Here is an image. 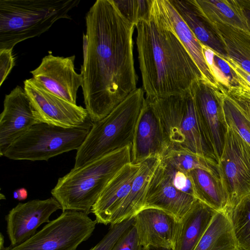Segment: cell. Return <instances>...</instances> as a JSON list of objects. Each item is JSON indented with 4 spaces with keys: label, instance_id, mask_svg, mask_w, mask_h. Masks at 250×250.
Segmentation results:
<instances>
[{
    "label": "cell",
    "instance_id": "cell-4",
    "mask_svg": "<svg viewBox=\"0 0 250 250\" xmlns=\"http://www.w3.org/2000/svg\"><path fill=\"white\" fill-rule=\"evenodd\" d=\"M80 0H0V50L40 36L57 21L70 19L69 12Z\"/></svg>",
    "mask_w": 250,
    "mask_h": 250
},
{
    "label": "cell",
    "instance_id": "cell-21",
    "mask_svg": "<svg viewBox=\"0 0 250 250\" xmlns=\"http://www.w3.org/2000/svg\"><path fill=\"white\" fill-rule=\"evenodd\" d=\"M217 211L195 198L179 220L173 250H194Z\"/></svg>",
    "mask_w": 250,
    "mask_h": 250
},
{
    "label": "cell",
    "instance_id": "cell-18",
    "mask_svg": "<svg viewBox=\"0 0 250 250\" xmlns=\"http://www.w3.org/2000/svg\"><path fill=\"white\" fill-rule=\"evenodd\" d=\"M167 151L159 119L146 98L135 128L131 163L140 164L152 156L162 158Z\"/></svg>",
    "mask_w": 250,
    "mask_h": 250
},
{
    "label": "cell",
    "instance_id": "cell-9",
    "mask_svg": "<svg viewBox=\"0 0 250 250\" xmlns=\"http://www.w3.org/2000/svg\"><path fill=\"white\" fill-rule=\"evenodd\" d=\"M218 167L228 197L227 212L250 194V146L228 126Z\"/></svg>",
    "mask_w": 250,
    "mask_h": 250
},
{
    "label": "cell",
    "instance_id": "cell-2",
    "mask_svg": "<svg viewBox=\"0 0 250 250\" xmlns=\"http://www.w3.org/2000/svg\"><path fill=\"white\" fill-rule=\"evenodd\" d=\"M143 89L147 99L189 91L202 74L176 33L150 8L135 25Z\"/></svg>",
    "mask_w": 250,
    "mask_h": 250
},
{
    "label": "cell",
    "instance_id": "cell-29",
    "mask_svg": "<svg viewBox=\"0 0 250 250\" xmlns=\"http://www.w3.org/2000/svg\"><path fill=\"white\" fill-rule=\"evenodd\" d=\"M227 213L241 250H250V194Z\"/></svg>",
    "mask_w": 250,
    "mask_h": 250
},
{
    "label": "cell",
    "instance_id": "cell-34",
    "mask_svg": "<svg viewBox=\"0 0 250 250\" xmlns=\"http://www.w3.org/2000/svg\"><path fill=\"white\" fill-rule=\"evenodd\" d=\"M238 81V85L225 89L250 119V86L240 79Z\"/></svg>",
    "mask_w": 250,
    "mask_h": 250
},
{
    "label": "cell",
    "instance_id": "cell-24",
    "mask_svg": "<svg viewBox=\"0 0 250 250\" xmlns=\"http://www.w3.org/2000/svg\"><path fill=\"white\" fill-rule=\"evenodd\" d=\"M194 250H241L227 211H217Z\"/></svg>",
    "mask_w": 250,
    "mask_h": 250
},
{
    "label": "cell",
    "instance_id": "cell-6",
    "mask_svg": "<svg viewBox=\"0 0 250 250\" xmlns=\"http://www.w3.org/2000/svg\"><path fill=\"white\" fill-rule=\"evenodd\" d=\"M146 100L137 88L91 128L77 150L73 168L77 169L109 153L132 145L137 121Z\"/></svg>",
    "mask_w": 250,
    "mask_h": 250
},
{
    "label": "cell",
    "instance_id": "cell-15",
    "mask_svg": "<svg viewBox=\"0 0 250 250\" xmlns=\"http://www.w3.org/2000/svg\"><path fill=\"white\" fill-rule=\"evenodd\" d=\"M151 10L176 33L198 67L203 79L218 88L219 84L205 57L203 45L197 39L169 0H152Z\"/></svg>",
    "mask_w": 250,
    "mask_h": 250
},
{
    "label": "cell",
    "instance_id": "cell-19",
    "mask_svg": "<svg viewBox=\"0 0 250 250\" xmlns=\"http://www.w3.org/2000/svg\"><path fill=\"white\" fill-rule=\"evenodd\" d=\"M140 166L126 164L109 182L91 209L97 223L110 224L112 215L129 193Z\"/></svg>",
    "mask_w": 250,
    "mask_h": 250
},
{
    "label": "cell",
    "instance_id": "cell-8",
    "mask_svg": "<svg viewBox=\"0 0 250 250\" xmlns=\"http://www.w3.org/2000/svg\"><path fill=\"white\" fill-rule=\"evenodd\" d=\"M97 224L83 212L65 210L22 244L3 250H76Z\"/></svg>",
    "mask_w": 250,
    "mask_h": 250
},
{
    "label": "cell",
    "instance_id": "cell-22",
    "mask_svg": "<svg viewBox=\"0 0 250 250\" xmlns=\"http://www.w3.org/2000/svg\"><path fill=\"white\" fill-rule=\"evenodd\" d=\"M159 156L150 157L141 162L140 169L130 190L112 215L110 224H115L134 217L144 207L151 178L160 163Z\"/></svg>",
    "mask_w": 250,
    "mask_h": 250
},
{
    "label": "cell",
    "instance_id": "cell-25",
    "mask_svg": "<svg viewBox=\"0 0 250 250\" xmlns=\"http://www.w3.org/2000/svg\"><path fill=\"white\" fill-rule=\"evenodd\" d=\"M213 24L225 45L228 57L250 75V35L227 24Z\"/></svg>",
    "mask_w": 250,
    "mask_h": 250
},
{
    "label": "cell",
    "instance_id": "cell-36",
    "mask_svg": "<svg viewBox=\"0 0 250 250\" xmlns=\"http://www.w3.org/2000/svg\"><path fill=\"white\" fill-rule=\"evenodd\" d=\"M12 49L0 50V86L15 65Z\"/></svg>",
    "mask_w": 250,
    "mask_h": 250
},
{
    "label": "cell",
    "instance_id": "cell-33",
    "mask_svg": "<svg viewBox=\"0 0 250 250\" xmlns=\"http://www.w3.org/2000/svg\"><path fill=\"white\" fill-rule=\"evenodd\" d=\"M161 163L170 177L174 186L178 189L194 197L192 183L188 173L179 170L162 161Z\"/></svg>",
    "mask_w": 250,
    "mask_h": 250
},
{
    "label": "cell",
    "instance_id": "cell-16",
    "mask_svg": "<svg viewBox=\"0 0 250 250\" xmlns=\"http://www.w3.org/2000/svg\"><path fill=\"white\" fill-rule=\"evenodd\" d=\"M195 199L193 196L174 186L160 162L151 178L143 208L160 209L180 220L188 211Z\"/></svg>",
    "mask_w": 250,
    "mask_h": 250
},
{
    "label": "cell",
    "instance_id": "cell-12",
    "mask_svg": "<svg viewBox=\"0 0 250 250\" xmlns=\"http://www.w3.org/2000/svg\"><path fill=\"white\" fill-rule=\"evenodd\" d=\"M75 56H55L50 53L31 71L32 79L50 92L76 104L78 90L83 84V74L75 69Z\"/></svg>",
    "mask_w": 250,
    "mask_h": 250
},
{
    "label": "cell",
    "instance_id": "cell-35",
    "mask_svg": "<svg viewBox=\"0 0 250 250\" xmlns=\"http://www.w3.org/2000/svg\"><path fill=\"white\" fill-rule=\"evenodd\" d=\"M140 245L135 227L126 229L116 242L112 250H143Z\"/></svg>",
    "mask_w": 250,
    "mask_h": 250
},
{
    "label": "cell",
    "instance_id": "cell-27",
    "mask_svg": "<svg viewBox=\"0 0 250 250\" xmlns=\"http://www.w3.org/2000/svg\"><path fill=\"white\" fill-rule=\"evenodd\" d=\"M161 161L185 173L194 169H202L220 178L218 162L213 159L187 151L168 150L161 158Z\"/></svg>",
    "mask_w": 250,
    "mask_h": 250
},
{
    "label": "cell",
    "instance_id": "cell-11",
    "mask_svg": "<svg viewBox=\"0 0 250 250\" xmlns=\"http://www.w3.org/2000/svg\"><path fill=\"white\" fill-rule=\"evenodd\" d=\"M190 91L204 132L218 162L228 128L223 113L221 87L216 88L199 79Z\"/></svg>",
    "mask_w": 250,
    "mask_h": 250
},
{
    "label": "cell",
    "instance_id": "cell-23",
    "mask_svg": "<svg viewBox=\"0 0 250 250\" xmlns=\"http://www.w3.org/2000/svg\"><path fill=\"white\" fill-rule=\"evenodd\" d=\"M194 197L218 212L227 211L228 197L219 178L202 169L188 172Z\"/></svg>",
    "mask_w": 250,
    "mask_h": 250
},
{
    "label": "cell",
    "instance_id": "cell-38",
    "mask_svg": "<svg viewBox=\"0 0 250 250\" xmlns=\"http://www.w3.org/2000/svg\"><path fill=\"white\" fill-rule=\"evenodd\" d=\"M27 196V191L25 188H20L13 192L14 198L20 201L25 200Z\"/></svg>",
    "mask_w": 250,
    "mask_h": 250
},
{
    "label": "cell",
    "instance_id": "cell-1",
    "mask_svg": "<svg viewBox=\"0 0 250 250\" xmlns=\"http://www.w3.org/2000/svg\"><path fill=\"white\" fill-rule=\"evenodd\" d=\"M82 86L92 123L106 116L136 88L133 57L135 25L113 0H97L85 16Z\"/></svg>",
    "mask_w": 250,
    "mask_h": 250
},
{
    "label": "cell",
    "instance_id": "cell-3",
    "mask_svg": "<svg viewBox=\"0 0 250 250\" xmlns=\"http://www.w3.org/2000/svg\"><path fill=\"white\" fill-rule=\"evenodd\" d=\"M131 146L109 153L59 178L51 193L62 211L86 214L109 182L126 164L131 163Z\"/></svg>",
    "mask_w": 250,
    "mask_h": 250
},
{
    "label": "cell",
    "instance_id": "cell-20",
    "mask_svg": "<svg viewBox=\"0 0 250 250\" xmlns=\"http://www.w3.org/2000/svg\"><path fill=\"white\" fill-rule=\"evenodd\" d=\"M197 39L221 57H228L225 45L212 24L202 12L196 0H169Z\"/></svg>",
    "mask_w": 250,
    "mask_h": 250
},
{
    "label": "cell",
    "instance_id": "cell-14",
    "mask_svg": "<svg viewBox=\"0 0 250 250\" xmlns=\"http://www.w3.org/2000/svg\"><path fill=\"white\" fill-rule=\"evenodd\" d=\"M39 123L31 101L24 89L17 85L3 101L0 115V155L31 127Z\"/></svg>",
    "mask_w": 250,
    "mask_h": 250
},
{
    "label": "cell",
    "instance_id": "cell-37",
    "mask_svg": "<svg viewBox=\"0 0 250 250\" xmlns=\"http://www.w3.org/2000/svg\"><path fill=\"white\" fill-rule=\"evenodd\" d=\"M246 20L248 33L250 35V0H237Z\"/></svg>",
    "mask_w": 250,
    "mask_h": 250
},
{
    "label": "cell",
    "instance_id": "cell-39",
    "mask_svg": "<svg viewBox=\"0 0 250 250\" xmlns=\"http://www.w3.org/2000/svg\"><path fill=\"white\" fill-rule=\"evenodd\" d=\"M143 250H173V249L171 248L148 246L144 247Z\"/></svg>",
    "mask_w": 250,
    "mask_h": 250
},
{
    "label": "cell",
    "instance_id": "cell-5",
    "mask_svg": "<svg viewBox=\"0 0 250 250\" xmlns=\"http://www.w3.org/2000/svg\"><path fill=\"white\" fill-rule=\"evenodd\" d=\"M146 99L159 119L168 151L191 152L217 161L190 90L181 94Z\"/></svg>",
    "mask_w": 250,
    "mask_h": 250
},
{
    "label": "cell",
    "instance_id": "cell-28",
    "mask_svg": "<svg viewBox=\"0 0 250 250\" xmlns=\"http://www.w3.org/2000/svg\"><path fill=\"white\" fill-rule=\"evenodd\" d=\"M220 86L223 113L227 126L234 130L250 146V119L225 88Z\"/></svg>",
    "mask_w": 250,
    "mask_h": 250
},
{
    "label": "cell",
    "instance_id": "cell-26",
    "mask_svg": "<svg viewBox=\"0 0 250 250\" xmlns=\"http://www.w3.org/2000/svg\"><path fill=\"white\" fill-rule=\"evenodd\" d=\"M196 1L212 24L222 23L248 33L246 20L237 0H196Z\"/></svg>",
    "mask_w": 250,
    "mask_h": 250
},
{
    "label": "cell",
    "instance_id": "cell-30",
    "mask_svg": "<svg viewBox=\"0 0 250 250\" xmlns=\"http://www.w3.org/2000/svg\"><path fill=\"white\" fill-rule=\"evenodd\" d=\"M203 47L206 60L219 85L226 89L238 85L235 73L225 59L211 49Z\"/></svg>",
    "mask_w": 250,
    "mask_h": 250
},
{
    "label": "cell",
    "instance_id": "cell-31",
    "mask_svg": "<svg viewBox=\"0 0 250 250\" xmlns=\"http://www.w3.org/2000/svg\"><path fill=\"white\" fill-rule=\"evenodd\" d=\"M113 0L121 13L135 26L149 17L152 0Z\"/></svg>",
    "mask_w": 250,
    "mask_h": 250
},
{
    "label": "cell",
    "instance_id": "cell-13",
    "mask_svg": "<svg viewBox=\"0 0 250 250\" xmlns=\"http://www.w3.org/2000/svg\"><path fill=\"white\" fill-rule=\"evenodd\" d=\"M60 209L61 206L53 197L19 203L5 217L10 246H17L28 240L41 225L49 222L51 215Z\"/></svg>",
    "mask_w": 250,
    "mask_h": 250
},
{
    "label": "cell",
    "instance_id": "cell-17",
    "mask_svg": "<svg viewBox=\"0 0 250 250\" xmlns=\"http://www.w3.org/2000/svg\"><path fill=\"white\" fill-rule=\"evenodd\" d=\"M139 243L143 247L173 248L179 220L160 209L147 208L134 216Z\"/></svg>",
    "mask_w": 250,
    "mask_h": 250
},
{
    "label": "cell",
    "instance_id": "cell-7",
    "mask_svg": "<svg viewBox=\"0 0 250 250\" xmlns=\"http://www.w3.org/2000/svg\"><path fill=\"white\" fill-rule=\"evenodd\" d=\"M90 122L71 128L37 123L12 143L3 156L14 160L48 161L63 153L77 150L91 128Z\"/></svg>",
    "mask_w": 250,
    "mask_h": 250
},
{
    "label": "cell",
    "instance_id": "cell-10",
    "mask_svg": "<svg viewBox=\"0 0 250 250\" xmlns=\"http://www.w3.org/2000/svg\"><path fill=\"white\" fill-rule=\"evenodd\" d=\"M24 89L39 123L71 128L82 125L89 119L85 108L50 92L32 78L24 81Z\"/></svg>",
    "mask_w": 250,
    "mask_h": 250
},
{
    "label": "cell",
    "instance_id": "cell-32",
    "mask_svg": "<svg viewBox=\"0 0 250 250\" xmlns=\"http://www.w3.org/2000/svg\"><path fill=\"white\" fill-rule=\"evenodd\" d=\"M134 221V217H132L121 222L110 225L108 232L90 250H112L121 236L133 225Z\"/></svg>",
    "mask_w": 250,
    "mask_h": 250
},
{
    "label": "cell",
    "instance_id": "cell-40",
    "mask_svg": "<svg viewBox=\"0 0 250 250\" xmlns=\"http://www.w3.org/2000/svg\"><path fill=\"white\" fill-rule=\"evenodd\" d=\"M4 239L2 233L0 234V250H3L5 247H4Z\"/></svg>",
    "mask_w": 250,
    "mask_h": 250
}]
</instances>
